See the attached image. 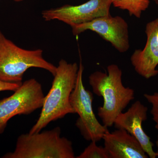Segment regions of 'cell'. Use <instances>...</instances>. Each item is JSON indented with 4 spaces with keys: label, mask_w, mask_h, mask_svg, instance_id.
Returning <instances> with one entry per match:
<instances>
[{
    "label": "cell",
    "mask_w": 158,
    "mask_h": 158,
    "mask_svg": "<svg viewBox=\"0 0 158 158\" xmlns=\"http://www.w3.org/2000/svg\"><path fill=\"white\" fill-rule=\"evenodd\" d=\"M108 73L97 71L90 75L89 84L93 93L103 98L98 115L107 127L114 125L116 118L135 99L134 89L125 87L122 80V71L116 64L108 65Z\"/></svg>",
    "instance_id": "1"
},
{
    "label": "cell",
    "mask_w": 158,
    "mask_h": 158,
    "mask_svg": "<svg viewBox=\"0 0 158 158\" xmlns=\"http://www.w3.org/2000/svg\"><path fill=\"white\" fill-rule=\"evenodd\" d=\"M102 139L110 158L148 157L138 140L124 129L108 131Z\"/></svg>",
    "instance_id": "11"
},
{
    "label": "cell",
    "mask_w": 158,
    "mask_h": 158,
    "mask_svg": "<svg viewBox=\"0 0 158 158\" xmlns=\"http://www.w3.org/2000/svg\"><path fill=\"white\" fill-rule=\"evenodd\" d=\"M157 5L158 6V0H154Z\"/></svg>",
    "instance_id": "18"
},
{
    "label": "cell",
    "mask_w": 158,
    "mask_h": 158,
    "mask_svg": "<svg viewBox=\"0 0 158 158\" xmlns=\"http://www.w3.org/2000/svg\"><path fill=\"white\" fill-rule=\"evenodd\" d=\"M71 27L74 36L88 30L95 32L119 52H126L130 48L128 25L121 16L113 17L109 15Z\"/></svg>",
    "instance_id": "7"
},
{
    "label": "cell",
    "mask_w": 158,
    "mask_h": 158,
    "mask_svg": "<svg viewBox=\"0 0 158 158\" xmlns=\"http://www.w3.org/2000/svg\"><path fill=\"white\" fill-rule=\"evenodd\" d=\"M115 8L127 10L131 16L140 19L150 5V0H112Z\"/></svg>",
    "instance_id": "12"
},
{
    "label": "cell",
    "mask_w": 158,
    "mask_h": 158,
    "mask_svg": "<svg viewBox=\"0 0 158 158\" xmlns=\"http://www.w3.org/2000/svg\"><path fill=\"white\" fill-rule=\"evenodd\" d=\"M11 96L0 100V134L9 119L16 115H29L42 108L44 96L41 84L35 79L22 83Z\"/></svg>",
    "instance_id": "6"
},
{
    "label": "cell",
    "mask_w": 158,
    "mask_h": 158,
    "mask_svg": "<svg viewBox=\"0 0 158 158\" xmlns=\"http://www.w3.org/2000/svg\"><path fill=\"white\" fill-rule=\"evenodd\" d=\"M43 51L24 49L7 39L0 31V80L22 84L24 74L32 67L43 69L54 76L57 66L44 58Z\"/></svg>",
    "instance_id": "4"
},
{
    "label": "cell",
    "mask_w": 158,
    "mask_h": 158,
    "mask_svg": "<svg viewBox=\"0 0 158 158\" xmlns=\"http://www.w3.org/2000/svg\"><path fill=\"white\" fill-rule=\"evenodd\" d=\"M156 145L157 150L156 152V153L157 154V157H158V135L156 141Z\"/></svg>",
    "instance_id": "16"
},
{
    "label": "cell",
    "mask_w": 158,
    "mask_h": 158,
    "mask_svg": "<svg viewBox=\"0 0 158 158\" xmlns=\"http://www.w3.org/2000/svg\"><path fill=\"white\" fill-rule=\"evenodd\" d=\"M144 97L151 105V113L152 119L155 123V128L158 131V92H155L152 94H145Z\"/></svg>",
    "instance_id": "14"
},
{
    "label": "cell",
    "mask_w": 158,
    "mask_h": 158,
    "mask_svg": "<svg viewBox=\"0 0 158 158\" xmlns=\"http://www.w3.org/2000/svg\"><path fill=\"white\" fill-rule=\"evenodd\" d=\"M145 33L147 40L143 49H136L131 62L136 72L149 79L158 74V18L148 23Z\"/></svg>",
    "instance_id": "9"
},
{
    "label": "cell",
    "mask_w": 158,
    "mask_h": 158,
    "mask_svg": "<svg viewBox=\"0 0 158 158\" xmlns=\"http://www.w3.org/2000/svg\"><path fill=\"white\" fill-rule=\"evenodd\" d=\"M148 109L140 101L134 103L126 112L118 115L114 122L116 129L126 130L139 141L148 157L156 158L154 144L143 130L142 123L147 119Z\"/></svg>",
    "instance_id": "10"
},
{
    "label": "cell",
    "mask_w": 158,
    "mask_h": 158,
    "mask_svg": "<svg viewBox=\"0 0 158 158\" xmlns=\"http://www.w3.org/2000/svg\"><path fill=\"white\" fill-rule=\"evenodd\" d=\"M84 67L82 62L79 64L75 87L70 97V102L76 113L79 116L76 126L85 140L98 141L103 139L108 127L102 124L97 118L92 107L93 96L86 90L83 82Z\"/></svg>",
    "instance_id": "5"
},
{
    "label": "cell",
    "mask_w": 158,
    "mask_h": 158,
    "mask_svg": "<svg viewBox=\"0 0 158 158\" xmlns=\"http://www.w3.org/2000/svg\"><path fill=\"white\" fill-rule=\"evenodd\" d=\"M77 158H110L107 151L104 147L98 146L95 141H91Z\"/></svg>",
    "instance_id": "13"
},
{
    "label": "cell",
    "mask_w": 158,
    "mask_h": 158,
    "mask_svg": "<svg viewBox=\"0 0 158 158\" xmlns=\"http://www.w3.org/2000/svg\"><path fill=\"white\" fill-rule=\"evenodd\" d=\"M61 128L34 134H23L18 138L13 152L4 158H75L72 143L61 137Z\"/></svg>",
    "instance_id": "3"
},
{
    "label": "cell",
    "mask_w": 158,
    "mask_h": 158,
    "mask_svg": "<svg viewBox=\"0 0 158 158\" xmlns=\"http://www.w3.org/2000/svg\"><path fill=\"white\" fill-rule=\"evenodd\" d=\"M14 1L16 2H22L23 0H14Z\"/></svg>",
    "instance_id": "17"
},
{
    "label": "cell",
    "mask_w": 158,
    "mask_h": 158,
    "mask_svg": "<svg viewBox=\"0 0 158 158\" xmlns=\"http://www.w3.org/2000/svg\"><path fill=\"white\" fill-rule=\"evenodd\" d=\"M22 84L18 83H9L0 80V91L5 90H11L15 91L19 88Z\"/></svg>",
    "instance_id": "15"
},
{
    "label": "cell",
    "mask_w": 158,
    "mask_h": 158,
    "mask_svg": "<svg viewBox=\"0 0 158 158\" xmlns=\"http://www.w3.org/2000/svg\"><path fill=\"white\" fill-rule=\"evenodd\" d=\"M112 5V0H89L78 6L65 5L44 10L42 16L46 21L58 20L71 27L110 15Z\"/></svg>",
    "instance_id": "8"
},
{
    "label": "cell",
    "mask_w": 158,
    "mask_h": 158,
    "mask_svg": "<svg viewBox=\"0 0 158 158\" xmlns=\"http://www.w3.org/2000/svg\"><path fill=\"white\" fill-rule=\"evenodd\" d=\"M79 65L61 59L48 94L45 96L38 120L29 133L40 132L51 122L75 114L70 102V97L76 84Z\"/></svg>",
    "instance_id": "2"
}]
</instances>
